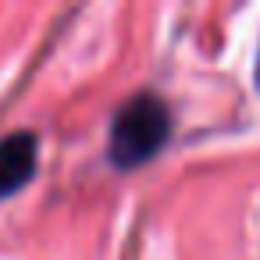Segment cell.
Listing matches in <instances>:
<instances>
[{"mask_svg": "<svg viewBox=\"0 0 260 260\" xmlns=\"http://www.w3.org/2000/svg\"><path fill=\"white\" fill-rule=\"evenodd\" d=\"M168 132H171L168 104L157 93H136L132 100L121 104V111L111 121V160L128 171L150 160L168 139Z\"/></svg>", "mask_w": 260, "mask_h": 260, "instance_id": "1", "label": "cell"}, {"mask_svg": "<svg viewBox=\"0 0 260 260\" xmlns=\"http://www.w3.org/2000/svg\"><path fill=\"white\" fill-rule=\"evenodd\" d=\"M36 153H40V139L32 132H11L0 139V200L32 178Z\"/></svg>", "mask_w": 260, "mask_h": 260, "instance_id": "2", "label": "cell"}]
</instances>
